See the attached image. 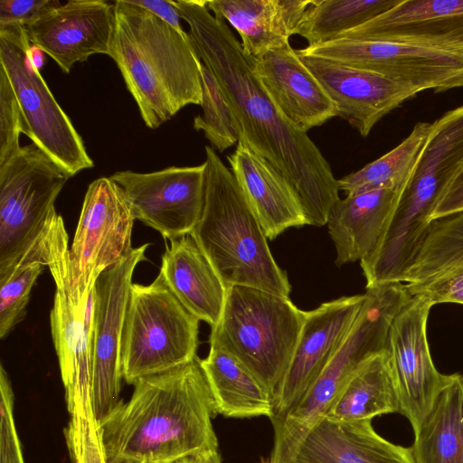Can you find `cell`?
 <instances>
[{
	"instance_id": "6da1fadb",
	"label": "cell",
	"mask_w": 463,
	"mask_h": 463,
	"mask_svg": "<svg viewBox=\"0 0 463 463\" xmlns=\"http://www.w3.org/2000/svg\"><path fill=\"white\" fill-rule=\"evenodd\" d=\"M203 63L216 78L240 130V140L280 173L294 189L307 225L326 224L340 199L330 164L308 137L289 123L265 91L253 57L206 0L174 1Z\"/></svg>"
},
{
	"instance_id": "7a4b0ae2",
	"label": "cell",
	"mask_w": 463,
	"mask_h": 463,
	"mask_svg": "<svg viewBox=\"0 0 463 463\" xmlns=\"http://www.w3.org/2000/svg\"><path fill=\"white\" fill-rule=\"evenodd\" d=\"M214 401L201 359L139 379L99 422L107 456L171 463L218 450Z\"/></svg>"
},
{
	"instance_id": "3957f363",
	"label": "cell",
	"mask_w": 463,
	"mask_h": 463,
	"mask_svg": "<svg viewBox=\"0 0 463 463\" xmlns=\"http://www.w3.org/2000/svg\"><path fill=\"white\" fill-rule=\"evenodd\" d=\"M114 12L109 56L145 125L156 129L185 106L201 105L202 60L189 33H179L130 0H117Z\"/></svg>"
},
{
	"instance_id": "277c9868",
	"label": "cell",
	"mask_w": 463,
	"mask_h": 463,
	"mask_svg": "<svg viewBox=\"0 0 463 463\" xmlns=\"http://www.w3.org/2000/svg\"><path fill=\"white\" fill-rule=\"evenodd\" d=\"M201 218L191 232L226 288L247 286L288 298L291 285L238 183L215 150L205 146Z\"/></svg>"
},
{
	"instance_id": "5b68a950",
	"label": "cell",
	"mask_w": 463,
	"mask_h": 463,
	"mask_svg": "<svg viewBox=\"0 0 463 463\" xmlns=\"http://www.w3.org/2000/svg\"><path fill=\"white\" fill-rule=\"evenodd\" d=\"M463 164V106L431 123L412 172L372 252L382 269L402 274L422 243L431 214Z\"/></svg>"
},
{
	"instance_id": "8992f818",
	"label": "cell",
	"mask_w": 463,
	"mask_h": 463,
	"mask_svg": "<svg viewBox=\"0 0 463 463\" xmlns=\"http://www.w3.org/2000/svg\"><path fill=\"white\" fill-rule=\"evenodd\" d=\"M306 311L289 298L247 286L227 288L210 346L231 354L275 395L292 360Z\"/></svg>"
},
{
	"instance_id": "52a82bcc",
	"label": "cell",
	"mask_w": 463,
	"mask_h": 463,
	"mask_svg": "<svg viewBox=\"0 0 463 463\" xmlns=\"http://www.w3.org/2000/svg\"><path fill=\"white\" fill-rule=\"evenodd\" d=\"M411 298L404 283L366 288L362 308L345 340L305 395L283 416L271 420L269 458L290 450L326 411L351 374L368 358L387 349L392 323Z\"/></svg>"
},
{
	"instance_id": "ba28073f",
	"label": "cell",
	"mask_w": 463,
	"mask_h": 463,
	"mask_svg": "<svg viewBox=\"0 0 463 463\" xmlns=\"http://www.w3.org/2000/svg\"><path fill=\"white\" fill-rule=\"evenodd\" d=\"M199 319L159 273L148 285L132 283L121 342L123 379H139L184 364L196 355Z\"/></svg>"
},
{
	"instance_id": "9c48e42d",
	"label": "cell",
	"mask_w": 463,
	"mask_h": 463,
	"mask_svg": "<svg viewBox=\"0 0 463 463\" xmlns=\"http://www.w3.org/2000/svg\"><path fill=\"white\" fill-rule=\"evenodd\" d=\"M71 177L33 143L0 165V281L41 236Z\"/></svg>"
},
{
	"instance_id": "30bf717a",
	"label": "cell",
	"mask_w": 463,
	"mask_h": 463,
	"mask_svg": "<svg viewBox=\"0 0 463 463\" xmlns=\"http://www.w3.org/2000/svg\"><path fill=\"white\" fill-rule=\"evenodd\" d=\"M24 26H0V65L20 105L25 136L73 176L92 168L94 162L80 135L42 77Z\"/></svg>"
},
{
	"instance_id": "8fae6325",
	"label": "cell",
	"mask_w": 463,
	"mask_h": 463,
	"mask_svg": "<svg viewBox=\"0 0 463 463\" xmlns=\"http://www.w3.org/2000/svg\"><path fill=\"white\" fill-rule=\"evenodd\" d=\"M135 220L118 184L110 177L90 184L70 249L69 297L77 310L86 302L99 275L132 250Z\"/></svg>"
},
{
	"instance_id": "7c38bea8",
	"label": "cell",
	"mask_w": 463,
	"mask_h": 463,
	"mask_svg": "<svg viewBox=\"0 0 463 463\" xmlns=\"http://www.w3.org/2000/svg\"><path fill=\"white\" fill-rule=\"evenodd\" d=\"M367 71L415 90L442 92L463 88V51L354 39H335L297 50Z\"/></svg>"
},
{
	"instance_id": "4fadbf2b",
	"label": "cell",
	"mask_w": 463,
	"mask_h": 463,
	"mask_svg": "<svg viewBox=\"0 0 463 463\" xmlns=\"http://www.w3.org/2000/svg\"><path fill=\"white\" fill-rule=\"evenodd\" d=\"M145 243L118 263L104 270L95 285L92 335V409L99 422L119 402L123 380L121 342L132 276L137 265L146 260Z\"/></svg>"
},
{
	"instance_id": "5bb4252c",
	"label": "cell",
	"mask_w": 463,
	"mask_h": 463,
	"mask_svg": "<svg viewBox=\"0 0 463 463\" xmlns=\"http://www.w3.org/2000/svg\"><path fill=\"white\" fill-rule=\"evenodd\" d=\"M205 172L203 162L150 173L118 171L109 177L123 189L135 219L172 241L190 234L201 218Z\"/></svg>"
},
{
	"instance_id": "9a60e30c",
	"label": "cell",
	"mask_w": 463,
	"mask_h": 463,
	"mask_svg": "<svg viewBox=\"0 0 463 463\" xmlns=\"http://www.w3.org/2000/svg\"><path fill=\"white\" fill-rule=\"evenodd\" d=\"M433 302L425 295H412L394 317L387 352L402 413L415 431L430 412L443 384L432 361L427 323Z\"/></svg>"
},
{
	"instance_id": "2e32d148",
	"label": "cell",
	"mask_w": 463,
	"mask_h": 463,
	"mask_svg": "<svg viewBox=\"0 0 463 463\" xmlns=\"http://www.w3.org/2000/svg\"><path fill=\"white\" fill-rule=\"evenodd\" d=\"M365 293L325 302L306 311L289 367L274 395L277 419L289 411L313 385L354 325Z\"/></svg>"
},
{
	"instance_id": "e0dca14e",
	"label": "cell",
	"mask_w": 463,
	"mask_h": 463,
	"mask_svg": "<svg viewBox=\"0 0 463 463\" xmlns=\"http://www.w3.org/2000/svg\"><path fill=\"white\" fill-rule=\"evenodd\" d=\"M114 26V5L71 0L24 27L29 42L69 73L93 54L109 55Z\"/></svg>"
},
{
	"instance_id": "ac0fdd59",
	"label": "cell",
	"mask_w": 463,
	"mask_h": 463,
	"mask_svg": "<svg viewBox=\"0 0 463 463\" xmlns=\"http://www.w3.org/2000/svg\"><path fill=\"white\" fill-rule=\"evenodd\" d=\"M345 119L362 137L388 113L418 92L382 75L326 59L300 55Z\"/></svg>"
},
{
	"instance_id": "d6986e66",
	"label": "cell",
	"mask_w": 463,
	"mask_h": 463,
	"mask_svg": "<svg viewBox=\"0 0 463 463\" xmlns=\"http://www.w3.org/2000/svg\"><path fill=\"white\" fill-rule=\"evenodd\" d=\"M336 39L463 51V0H402L393 8Z\"/></svg>"
},
{
	"instance_id": "ffe728a7",
	"label": "cell",
	"mask_w": 463,
	"mask_h": 463,
	"mask_svg": "<svg viewBox=\"0 0 463 463\" xmlns=\"http://www.w3.org/2000/svg\"><path fill=\"white\" fill-rule=\"evenodd\" d=\"M260 83L281 115L307 132L336 117V107L290 44L253 58Z\"/></svg>"
},
{
	"instance_id": "44dd1931",
	"label": "cell",
	"mask_w": 463,
	"mask_h": 463,
	"mask_svg": "<svg viewBox=\"0 0 463 463\" xmlns=\"http://www.w3.org/2000/svg\"><path fill=\"white\" fill-rule=\"evenodd\" d=\"M266 463H415L411 448L380 436L372 420L338 422L322 417L286 454Z\"/></svg>"
},
{
	"instance_id": "7402d4cb",
	"label": "cell",
	"mask_w": 463,
	"mask_h": 463,
	"mask_svg": "<svg viewBox=\"0 0 463 463\" xmlns=\"http://www.w3.org/2000/svg\"><path fill=\"white\" fill-rule=\"evenodd\" d=\"M230 169L267 239L307 225L298 196L286 178L242 142L227 156Z\"/></svg>"
},
{
	"instance_id": "603a6c76",
	"label": "cell",
	"mask_w": 463,
	"mask_h": 463,
	"mask_svg": "<svg viewBox=\"0 0 463 463\" xmlns=\"http://www.w3.org/2000/svg\"><path fill=\"white\" fill-rule=\"evenodd\" d=\"M314 0H212L208 10L230 24L241 37L244 53L258 59L289 44Z\"/></svg>"
},
{
	"instance_id": "cb8c5ba5",
	"label": "cell",
	"mask_w": 463,
	"mask_h": 463,
	"mask_svg": "<svg viewBox=\"0 0 463 463\" xmlns=\"http://www.w3.org/2000/svg\"><path fill=\"white\" fill-rule=\"evenodd\" d=\"M159 273L192 315L211 326L219 322L227 288L191 233L165 244Z\"/></svg>"
},
{
	"instance_id": "d4e9b609",
	"label": "cell",
	"mask_w": 463,
	"mask_h": 463,
	"mask_svg": "<svg viewBox=\"0 0 463 463\" xmlns=\"http://www.w3.org/2000/svg\"><path fill=\"white\" fill-rule=\"evenodd\" d=\"M401 191L379 189L339 199L331 209L327 228L340 267L362 260L376 247L396 206Z\"/></svg>"
},
{
	"instance_id": "484cf974",
	"label": "cell",
	"mask_w": 463,
	"mask_h": 463,
	"mask_svg": "<svg viewBox=\"0 0 463 463\" xmlns=\"http://www.w3.org/2000/svg\"><path fill=\"white\" fill-rule=\"evenodd\" d=\"M400 401L387 349L365 360L346 380L325 418L338 422L372 420L399 412Z\"/></svg>"
},
{
	"instance_id": "4316f807",
	"label": "cell",
	"mask_w": 463,
	"mask_h": 463,
	"mask_svg": "<svg viewBox=\"0 0 463 463\" xmlns=\"http://www.w3.org/2000/svg\"><path fill=\"white\" fill-rule=\"evenodd\" d=\"M201 364L217 414L238 419L274 416V395L231 354L210 346Z\"/></svg>"
},
{
	"instance_id": "83f0119b",
	"label": "cell",
	"mask_w": 463,
	"mask_h": 463,
	"mask_svg": "<svg viewBox=\"0 0 463 463\" xmlns=\"http://www.w3.org/2000/svg\"><path fill=\"white\" fill-rule=\"evenodd\" d=\"M414 437L411 450L415 463H463V375L445 374Z\"/></svg>"
},
{
	"instance_id": "f1b7e54d",
	"label": "cell",
	"mask_w": 463,
	"mask_h": 463,
	"mask_svg": "<svg viewBox=\"0 0 463 463\" xmlns=\"http://www.w3.org/2000/svg\"><path fill=\"white\" fill-rule=\"evenodd\" d=\"M431 127L418 122L397 146L361 169L337 179L346 195L379 189L402 191L418 160Z\"/></svg>"
},
{
	"instance_id": "f546056e",
	"label": "cell",
	"mask_w": 463,
	"mask_h": 463,
	"mask_svg": "<svg viewBox=\"0 0 463 463\" xmlns=\"http://www.w3.org/2000/svg\"><path fill=\"white\" fill-rule=\"evenodd\" d=\"M402 0H314L297 34L313 46L336 39L399 5Z\"/></svg>"
},
{
	"instance_id": "4dcf8cb0",
	"label": "cell",
	"mask_w": 463,
	"mask_h": 463,
	"mask_svg": "<svg viewBox=\"0 0 463 463\" xmlns=\"http://www.w3.org/2000/svg\"><path fill=\"white\" fill-rule=\"evenodd\" d=\"M463 269V211L431 221L404 284L420 283Z\"/></svg>"
},
{
	"instance_id": "1f68e13d",
	"label": "cell",
	"mask_w": 463,
	"mask_h": 463,
	"mask_svg": "<svg viewBox=\"0 0 463 463\" xmlns=\"http://www.w3.org/2000/svg\"><path fill=\"white\" fill-rule=\"evenodd\" d=\"M200 71L203 113L194 118L193 127L222 153L239 142V127L216 78L203 61Z\"/></svg>"
},
{
	"instance_id": "d6a6232c",
	"label": "cell",
	"mask_w": 463,
	"mask_h": 463,
	"mask_svg": "<svg viewBox=\"0 0 463 463\" xmlns=\"http://www.w3.org/2000/svg\"><path fill=\"white\" fill-rule=\"evenodd\" d=\"M70 420L64 437L72 463H105L106 453L92 405L68 407Z\"/></svg>"
},
{
	"instance_id": "836d02e7",
	"label": "cell",
	"mask_w": 463,
	"mask_h": 463,
	"mask_svg": "<svg viewBox=\"0 0 463 463\" xmlns=\"http://www.w3.org/2000/svg\"><path fill=\"white\" fill-rule=\"evenodd\" d=\"M33 262L14 270L0 283V337L5 338L25 316L33 287L44 269Z\"/></svg>"
},
{
	"instance_id": "e575fe53",
	"label": "cell",
	"mask_w": 463,
	"mask_h": 463,
	"mask_svg": "<svg viewBox=\"0 0 463 463\" xmlns=\"http://www.w3.org/2000/svg\"><path fill=\"white\" fill-rule=\"evenodd\" d=\"M22 133H26L23 113L7 74L0 65V165L20 150Z\"/></svg>"
},
{
	"instance_id": "d590c367",
	"label": "cell",
	"mask_w": 463,
	"mask_h": 463,
	"mask_svg": "<svg viewBox=\"0 0 463 463\" xmlns=\"http://www.w3.org/2000/svg\"><path fill=\"white\" fill-rule=\"evenodd\" d=\"M14 394L4 366H0V463H25L14 420Z\"/></svg>"
},
{
	"instance_id": "8d00e7d4",
	"label": "cell",
	"mask_w": 463,
	"mask_h": 463,
	"mask_svg": "<svg viewBox=\"0 0 463 463\" xmlns=\"http://www.w3.org/2000/svg\"><path fill=\"white\" fill-rule=\"evenodd\" d=\"M405 286L411 296L425 295L434 305L463 304V269H453L428 280Z\"/></svg>"
},
{
	"instance_id": "74e56055",
	"label": "cell",
	"mask_w": 463,
	"mask_h": 463,
	"mask_svg": "<svg viewBox=\"0 0 463 463\" xmlns=\"http://www.w3.org/2000/svg\"><path fill=\"white\" fill-rule=\"evenodd\" d=\"M57 0H0V26H27L60 6Z\"/></svg>"
},
{
	"instance_id": "f35d334b",
	"label": "cell",
	"mask_w": 463,
	"mask_h": 463,
	"mask_svg": "<svg viewBox=\"0 0 463 463\" xmlns=\"http://www.w3.org/2000/svg\"><path fill=\"white\" fill-rule=\"evenodd\" d=\"M463 211V164L435 207L430 222Z\"/></svg>"
},
{
	"instance_id": "ab89813d",
	"label": "cell",
	"mask_w": 463,
	"mask_h": 463,
	"mask_svg": "<svg viewBox=\"0 0 463 463\" xmlns=\"http://www.w3.org/2000/svg\"><path fill=\"white\" fill-rule=\"evenodd\" d=\"M136 5L141 6L175 28L181 33H185L181 25V16L174 1L164 0H130Z\"/></svg>"
},
{
	"instance_id": "60d3db41",
	"label": "cell",
	"mask_w": 463,
	"mask_h": 463,
	"mask_svg": "<svg viewBox=\"0 0 463 463\" xmlns=\"http://www.w3.org/2000/svg\"><path fill=\"white\" fill-rule=\"evenodd\" d=\"M200 463H222L218 450L200 454Z\"/></svg>"
},
{
	"instance_id": "b9f144b4",
	"label": "cell",
	"mask_w": 463,
	"mask_h": 463,
	"mask_svg": "<svg viewBox=\"0 0 463 463\" xmlns=\"http://www.w3.org/2000/svg\"><path fill=\"white\" fill-rule=\"evenodd\" d=\"M171 463H200V454L185 457Z\"/></svg>"
},
{
	"instance_id": "7bdbcfd3",
	"label": "cell",
	"mask_w": 463,
	"mask_h": 463,
	"mask_svg": "<svg viewBox=\"0 0 463 463\" xmlns=\"http://www.w3.org/2000/svg\"><path fill=\"white\" fill-rule=\"evenodd\" d=\"M105 463H136L118 457L107 456Z\"/></svg>"
},
{
	"instance_id": "ee69618b",
	"label": "cell",
	"mask_w": 463,
	"mask_h": 463,
	"mask_svg": "<svg viewBox=\"0 0 463 463\" xmlns=\"http://www.w3.org/2000/svg\"><path fill=\"white\" fill-rule=\"evenodd\" d=\"M261 463H266L264 458H261Z\"/></svg>"
}]
</instances>
